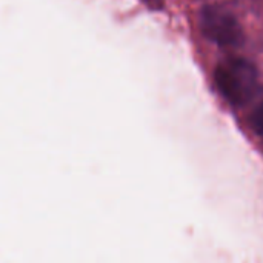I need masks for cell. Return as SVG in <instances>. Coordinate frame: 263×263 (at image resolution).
<instances>
[{
  "label": "cell",
  "instance_id": "6da1fadb",
  "mask_svg": "<svg viewBox=\"0 0 263 263\" xmlns=\"http://www.w3.org/2000/svg\"><path fill=\"white\" fill-rule=\"evenodd\" d=\"M214 80L220 94L234 106L248 103L259 88L256 66L242 57L223 59L216 68Z\"/></svg>",
  "mask_w": 263,
  "mask_h": 263
},
{
  "label": "cell",
  "instance_id": "7a4b0ae2",
  "mask_svg": "<svg viewBox=\"0 0 263 263\" xmlns=\"http://www.w3.org/2000/svg\"><path fill=\"white\" fill-rule=\"evenodd\" d=\"M200 29L208 40L223 48L240 46L245 40L242 25L236 15L217 5H206L202 8Z\"/></svg>",
  "mask_w": 263,
  "mask_h": 263
},
{
  "label": "cell",
  "instance_id": "3957f363",
  "mask_svg": "<svg viewBox=\"0 0 263 263\" xmlns=\"http://www.w3.org/2000/svg\"><path fill=\"white\" fill-rule=\"evenodd\" d=\"M251 126L257 134L263 136V103L254 109V112L251 116Z\"/></svg>",
  "mask_w": 263,
  "mask_h": 263
},
{
  "label": "cell",
  "instance_id": "277c9868",
  "mask_svg": "<svg viewBox=\"0 0 263 263\" xmlns=\"http://www.w3.org/2000/svg\"><path fill=\"white\" fill-rule=\"evenodd\" d=\"M151 8H162L163 5V0H145Z\"/></svg>",
  "mask_w": 263,
  "mask_h": 263
}]
</instances>
